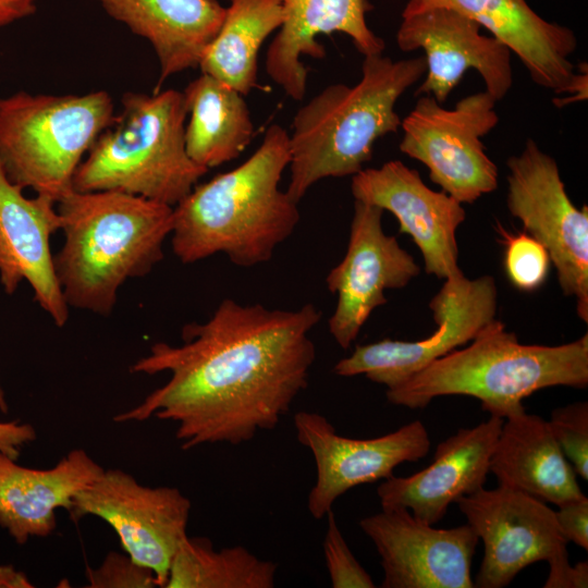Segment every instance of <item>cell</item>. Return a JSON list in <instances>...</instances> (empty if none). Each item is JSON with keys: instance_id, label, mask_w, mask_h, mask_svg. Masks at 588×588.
Here are the masks:
<instances>
[{"instance_id": "obj_22", "label": "cell", "mask_w": 588, "mask_h": 588, "mask_svg": "<svg viewBox=\"0 0 588 588\" xmlns=\"http://www.w3.org/2000/svg\"><path fill=\"white\" fill-rule=\"evenodd\" d=\"M103 469L83 449L70 451L48 469L21 466L0 451V526L19 544L49 536L57 527V510L69 511Z\"/></svg>"}, {"instance_id": "obj_34", "label": "cell", "mask_w": 588, "mask_h": 588, "mask_svg": "<svg viewBox=\"0 0 588 588\" xmlns=\"http://www.w3.org/2000/svg\"><path fill=\"white\" fill-rule=\"evenodd\" d=\"M36 439V431L29 424L17 420L0 421V451L17 460L21 448Z\"/></svg>"}, {"instance_id": "obj_36", "label": "cell", "mask_w": 588, "mask_h": 588, "mask_svg": "<svg viewBox=\"0 0 588 588\" xmlns=\"http://www.w3.org/2000/svg\"><path fill=\"white\" fill-rule=\"evenodd\" d=\"M587 78H588V72H587V64L580 63L578 66V70L575 73V76L573 78V82L571 83L569 87L567 88L566 93H568L571 96L564 99H554V103L556 107H563L569 102L578 101V100H586L587 99Z\"/></svg>"}, {"instance_id": "obj_28", "label": "cell", "mask_w": 588, "mask_h": 588, "mask_svg": "<svg viewBox=\"0 0 588 588\" xmlns=\"http://www.w3.org/2000/svg\"><path fill=\"white\" fill-rule=\"evenodd\" d=\"M504 245V269L511 283L520 291L531 292L546 281L551 260L544 246L527 234L510 233L498 223Z\"/></svg>"}, {"instance_id": "obj_27", "label": "cell", "mask_w": 588, "mask_h": 588, "mask_svg": "<svg viewBox=\"0 0 588 588\" xmlns=\"http://www.w3.org/2000/svg\"><path fill=\"white\" fill-rule=\"evenodd\" d=\"M277 569L242 546L217 550L208 538L186 536L164 588H272Z\"/></svg>"}, {"instance_id": "obj_9", "label": "cell", "mask_w": 588, "mask_h": 588, "mask_svg": "<svg viewBox=\"0 0 588 588\" xmlns=\"http://www.w3.org/2000/svg\"><path fill=\"white\" fill-rule=\"evenodd\" d=\"M506 205L527 234L547 249L566 296L576 299V313L588 322V208L569 199L556 161L528 139L507 159Z\"/></svg>"}, {"instance_id": "obj_13", "label": "cell", "mask_w": 588, "mask_h": 588, "mask_svg": "<svg viewBox=\"0 0 588 588\" xmlns=\"http://www.w3.org/2000/svg\"><path fill=\"white\" fill-rule=\"evenodd\" d=\"M294 427L298 442L315 458L316 482L307 507L316 519L326 517L334 502L352 488L388 479L400 464L425 457L431 444L426 426L418 419L371 439L343 437L315 412L296 413Z\"/></svg>"}, {"instance_id": "obj_11", "label": "cell", "mask_w": 588, "mask_h": 588, "mask_svg": "<svg viewBox=\"0 0 588 588\" xmlns=\"http://www.w3.org/2000/svg\"><path fill=\"white\" fill-rule=\"evenodd\" d=\"M429 307L437 324L431 335L418 341L383 339L357 345L350 356L334 365L335 375H364L387 389L403 383L432 362L470 342L495 319V281L491 275L451 277L444 280Z\"/></svg>"}, {"instance_id": "obj_33", "label": "cell", "mask_w": 588, "mask_h": 588, "mask_svg": "<svg viewBox=\"0 0 588 588\" xmlns=\"http://www.w3.org/2000/svg\"><path fill=\"white\" fill-rule=\"evenodd\" d=\"M549 563V573L544 588H587L588 563L580 561L571 565L568 553L564 552L552 558Z\"/></svg>"}, {"instance_id": "obj_8", "label": "cell", "mask_w": 588, "mask_h": 588, "mask_svg": "<svg viewBox=\"0 0 588 588\" xmlns=\"http://www.w3.org/2000/svg\"><path fill=\"white\" fill-rule=\"evenodd\" d=\"M495 103L486 90L460 99L451 109L421 95L401 121L399 148L425 164L444 193L473 204L498 188V168L481 140L499 122Z\"/></svg>"}, {"instance_id": "obj_20", "label": "cell", "mask_w": 588, "mask_h": 588, "mask_svg": "<svg viewBox=\"0 0 588 588\" xmlns=\"http://www.w3.org/2000/svg\"><path fill=\"white\" fill-rule=\"evenodd\" d=\"M434 8L454 10L477 22L514 52L537 85L567 90L577 48L574 32L537 14L526 0H408L402 16Z\"/></svg>"}, {"instance_id": "obj_35", "label": "cell", "mask_w": 588, "mask_h": 588, "mask_svg": "<svg viewBox=\"0 0 588 588\" xmlns=\"http://www.w3.org/2000/svg\"><path fill=\"white\" fill-rule=\"evenodd\" d=\"M37 0H0V28L35 13Z\"/></svg>"}, {"instance_id": "obj_16", "label": "cell", "mask_w": 588, "mask_h": 588, "mask_svg": "<svg viewBox=\"0 0 588 588\" xmlns=\"http://www.w3.org/2000/svg\"><path fill=\"white\" fill-rule=\"evenodd\" d=\"M474 20L450 9L434 8L402 16L396 42L402 51H425L426 78L415 95L444 103L468 69L482 77L495 101L513 84L511 50L495 37L481 34Z\"/></svg>"}, {"instance_id": "obj_30", "label": "cell", "mask_w": 588, "mask_h": 588, "mask_svg": "<svg viewBox=\"0 0 588 588\" xmlns=\"http://www.w3.org/2000/svg\"><path fill=\"white\" fill-rule=\"evenodd\" d=\"M327 531L323 540L326 565L333 588H375L368 572L357 561L345 541L333 511L326 515Z\"/></svg>"}, {"instance_id": "obj_4", "label": "cell", "mask_w": 588, "mask_h": 588, "mask_svg": "<svg viewBox=\"0 0 588 588\" xmlns=\"http://www.w3.org/2000/svg\"><path fill=\"white\" fill-rule=\"evenodd\" d=\"M426 69L424 56L399 61L366 56L356 85L331 84L304 105L290 135L289 196L298 203L317 182L363 170L375 143L397 132L395 105Z\"/></svg>"}, {"instance_id": "obj_38", "label": "cell", "mask_w": 588, "mask_h": 588, "mask_svg": "<svg viewBox=\"0 0 588 588\" xmlns=\"http://www.w3.org/2000/svg\"><path fill=\"white\" fill-rule=\"evenodd\" d=\"M0 412L5 413V414L8 413V403H7L5 395L1 387H0Z\"/></svg>"}, {"instance_id": "obj_18", "label": "cell", "mask_w": 588, "mask_h": 588, "mask_svg": "<svg viewBox=\"0 0 588 588\" xmlns=\"http://www.w3.org/2000/svg\"><path fill=\"white\" fill-rule=\"evenodd\" d=\"M503 418L491 416L440 442L432 462L407 476H391L377 489L381 509H407L419 520L436 525L452 503L483 488Z\"/></svg>"}, {"instance_id": "obj_7", "label": "cell", "mask_w": 588, "mask_h": 588, "mask_svg": "<svg viewBox=\"0 0 588 588\" xmlns=\"http://www.w3.org/2000/svg\"><path fill=\"white\" fill-rule=\"evenodd\" d=\"M114 117L103 90L0 98V167L22 189L58 203L73 191L79 163Z\"/></svg>"}, {"instance_id": "obj_2", "label": "cell", "mask_w": 588, "mask_h": 588, "mask_svg": "<svg viewBox=\"0 0 588 588\" xmlns=\"http://www.w3.org/2000/svg\"><path fill=\"white\" fill-rule=\"evenodd\" d=\"M291 160L290 135L279 124L238 167L194 188L173 207L171 243L183 264L224 254L252 268L269 261L294 232L299 211L280 188Z\"/></svg>"}, {"instance_id": "obj_15", "label": "cell", "mask_w": 588, "mask_h": 588, "mask_svg": "<svg viewBox=\"0 0 588 588\" xmlns=\"http://www.w3.org/2000/svg\"><path fill=\"white\" fill-rule=\"evenodd\" d=\"M359 527L381 560L382 588H473L471 561L478 543L466 523L436 528L407 509H382Z\"/></svg>"}, {"instance_id": "obj_5", "label": "cell", "mask_w": 588, "mask_h": 588, "mask_svg": "<svg viewBox=\"0 0 588 588\" xmlns=\"http://www.w3.org/2000/svg\"><path fill=\"white\" fill-rule=\"evenodd\" d=\"M588 385V334L561 345L519 343L516 334L493 319L470 341L387 389L391 404L425 408L433 399L466 395L503 419L525 412L523 400L551 387Z\"/></svg>"}, {"instance_id": "obj_25", "label": "cell", "mask_w": 588, "mask_h": 588, "mask_svg": "<svg viewBox=\"0 0 588 588\" xmlns=\"http://www.w3.org/2000/svg\"><path fill=\"white\" fill-rule=\"evenodd\" d=\"M183 94L189 114L185 125L189 158L208 170L236 159L254 134L243 95L206 73L192 81Z\"/></svg>"}, {"instance_id": "obj_19", "label": "cell", "mask_w": 588, "mask_h": 588, "mask_svg": "<svg viewBox=\"0 0 588 588\" xmlns=\"http://www.w3.org/2000/svg\"><path fill=\"white\" fill-rule=\"evenodd\" d=\"M0 167V282L13 294L25 280L35 301L58 327L69 319L66 304L53 266L51 236L60 230L57 203L36 195L25 197Z\"/></svg>"}, {"instance_id": "obj_6", "label": "cell", "mask_w": 588, "mask_h": 588, "mask_svg": "<svg viewBox=\"0 0 588 588\" xmlns=\"http://www.w3.org/2000/svg\"><path fill=\"white\" fill-rule=\"evenodd\" d=\"M73 177L78 192L117 191L174 207L209 170L185 147L183 91L125 93Z\"/></svg>"}, {"instance_id": "obj_10", "label": "cell", "mask_w": 588, "mask_h": 588, "mask_svg": "<svg viewBox=\"0 0 588 588\" xmlns=\"http://www.w3.org/2000/svg\"><path fill=\"white\" fill-rule=\"evenodd\" d=\"M191 501L175 487L140 485L122 469H103L73 500L72 520L93 515L115 531L125 553L154 572L164 588L171 562L187 536Z\"/></svg>"}, {"instance_id": "obj_1", "label": "cell", "mask_w": 588, "mask_h": 588, "mask_svg": "<svg viewBox=\"0 0 588 588\" xmlns=\"http://www.w3.org/2000/svg\"><path fill=\"white\" fill-rule=\"evenodd\" d=\"M321 317L311 303L286 310L225 298L206 322L184 326L182 344L155 343L131 366L133 373L170 377L113 419L173 421L183 450L237 445L274 429L308 384L310 333Z\"/></svg>"}, {"instance_id": "obj_12", "label": "cell", "mask_w": 588, "mask_h": 588, "mask_svg": "<svg viewBox=\"0 0 588 588\" xmlns=\"http://www.w3.org/2000/svg\"><path fill=\"white\" fill-rule=\"evenodd\" d=\"M455 504L483 542L475 587H506L530 564L567 552L555 511L524 492L500 485L483 487Z\"/></svg>"}, {"instance_id": "obj_37", "label": "cell", "mask_w": 588, "mask_h": 588, "mask_svg": "<svg viewBox=\"0 0 588 588\" xmlns=\"http://www.w3.org/2000/svg\"><path fill=\"white\" fill-rule=\"evenodd\" d=\"M29 578L12 565H0V588H32Z\"/></svg>"}, {"instance_id": "obj_3", "label": "cell", "mask_w": 588, "mask_h": 588, "mask_svg": "<svg viewBox=\"0 0 588 588\" xmlns=\"http://www.w3.org/2000/svg\"><path fill=\"white\" fill-rule=\"evenodd\" d=\"M64 242L53 256L69 306L111 314L128 279L148 274L163 258L173 207L117 192L72 191L57 203Z\"/></svg>"}, {"instance_id": "obj_17", "label": "cell", "mask_w": 588, "mask_h": 588, "mask_svg": "<svg viewBox=\"0 0 588 588\" xmlns=\"http://www.w3.org/2000/svg\"><path fill=\"white\" fill-rule=\"evenodd\" d=\"M351 191L355 200L396 218L400 233L409 235L421 252L427 273L443 280L463 273L456 230L466 211L458 200L429 188L417 170L399 160L360 170L352 177Z\"/></svg>"}, {"instance_id": "obj_24", "label": "cell", "mask_w": 588, "mask_h": 588, "mask_svg": "<svg viewBox=\"0 0 588 588\" xmlns=\"http://www.w3.org/2000/svg\"><path fill=\"white\" fill-rule=\"evenodd\" d=\"M489 470L500 486L556 506L585 497L548 420L526 411L503 420Z\"/></svg>"}, {"instance_id": "obj_32", "label": "cell", "mask_w": 588, "mask_h": 588, "mask_svg": "<svg viewBox=\"0 0 588 588\" xmlns=\"http://www.w3.org/2000/svg\"><path fill=\"white\" fill-rule=\"evenodd\" d=\"M555 517L559 527L568 542H574L584 550H588V498L558 506Z\"/></svg>"}, {"instance_id": "obj_23", "label": "cell", "mask_w": 588, "mask_h": 588, "mask_svg": "<svg viewBox=\"0 0 588 588\" xmlns=\"http://www.w3.org/2000/svg\"><path fill=\"white\" fill-rule=\"evenodd\" d=\"M114 20L146 39L159 61L155 91L170 76L198 68L226 8L217 0H99Z\"/></svg>"}, {"instance_id": "obj_21", "label": "cell", "mask_w": 588, "mask_h": 588, "mask_svg": "<svg viewBox=\"0 0 588 588\" xmlns=\"http://www.w3.org/2000/svg\"><path fill=\"white\" fill-rule=\"evenodd\" d=\"M284 21L266 54V71L294 100L303 99L307 69L303 56H326L319 35L343 33L364 56L382 53L385 44L366 23L368 0H283Z\"/></svg>"}, {"instance_id": "obj_29", "label": "cell", "mask_w": 588, "mask_h": 588, "mask_svg": "<svg viewBox=\"0 0 588 588\" xmlns=\"http://www.w3.org/2000/svg\"><path fill=\"white\" fill-rule=\"evenodd\" d=\"M548 425L576 475L588 480V402L553 409Z\"/></svg>"}, {"instance_id": "obj_31", "label": "cell", "mask_w": 588, "mask_h": 588, "mask_svg": "<svg viewBox=\"0 0 588 588\" xmlns=\"http://www.w3.org/2000/svg\"><path fill=\"white\" fill-rule=\"evenodd\" d=\"M89 588H154L158 587L154 572L134 562L126 553L111 551L102 563L86 568Z\"/></svg>"}, {"instance_id": "obj_14", "label": "cell", "mask_w": 588, "mask_h": 588, "mask_svg": "<svg viewBox=\"0 0 588 588\" xmlns=\"http://www.w3.org/2000/svg\"><path fill=\"white\" fill-rule=\"evenodd\" d=\"M383 210L359 200L354 203L347 248L326 278L336 296L328 329L347 350L371 313L387 303V290L405 287L420 272L414 257L382 226Z\"/></svg>"}, {"instance_id": "obj_26", "label": "cell", "mask_w": 588, "mask_h": 588, "mask_svg": "<svg viewBox=\"0 0 588 588\" xmlns=\"http://www.w3.org/2000/svg\"><path fill=\"white\" fill-rule=\"evenodd\" d=\"M283 21V0H230L222 25L198 68L243 96L249 94L257 87L259 50Z\"/></svg>"}]
</instances>
